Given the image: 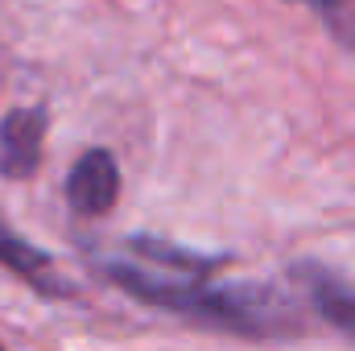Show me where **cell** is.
Instances as JSON below:
<instances>
[{
	"instance_id": "obj_3",
	"label": "cell",
	"mask_w": 355,
	"mask_h": 351,
	"mask_svg": "<svg viewBox=\"0 0 355 351\" xmlns=\"http://www.w3.org/2000/svg\"><path fill=\"white\" fill-rule=\"evenodd\" d=\"M120 198V166H116V153L112 149H87L67 178V203L75 215L83 219H99L116 207Z\"/></svg>"
},
{
	"instance_id": "obj_1",
	"label": "cell",
	"mask_w": 355,
	"mask_h": 351,
	"mask_svg": "<svg viewBox=\"0 0 355 351\" xmlns=\"http://www.w3.org/2000/svg\"><path fill=\"white\" fill-rule=\"evenodd\" d=\"M99 277H107L128 298L170 310L190 323L244 335V339H289L302 335V310L289 289L265 281H215L202 273H170L141 261H95Z\"/></svg>"
},
{
	"instance_id": "obj_5",
	"label": "cell",
	"mask_w": 355,
	"mask_h": 351,
	"mask_svg": "<svg viewBox=\"0 0 355 351\" xmlns=\"http://www.w3.org/2000/svg\"><path fill=\"white\" fill-rule=\"evenodd\" d=\"M0 264L8 273H17L21 281H29L37 293H50V298H62L67 293V281L54 273L50 257L42 248H33L29 240H21L17 232H8L4 223H0Z\"/></svg>"
},
{
	"instance_id": "obj_2",
	"label": "cell",
	"mask_w": 355,
	"mask_h": 351,
	"mask_svg": "<svg viewBox=\"0 0 355 351\" xmlns=\"http://www.w3.org/2000/svg\"><path fill=\"white\" fill-rule=\"evenodd\" d=\"M289 281L297 285L306 306H314V314L327 327H335L339 335H347L355 343V285L343 273H335L322 261H297L289 268Z\"/></svg>"
},
{
	"instance_id": "obj_4",
	"label": "cell",
	"mask_w": 355,
	"mask_h": 351,
	"mask_svg": "<svg viewBox=\"0 0 355 351\" xmlns=\"http://www.w3.org/2000/svg\"><path fill=\"white\" fill-rule=\"evenodd\" d=\"M42 137H46V108H12L0 120V174L33 178L42 162Z\"/></svg>"
},
{
	"instance_id": "obj_7",
	"label": "cell",
	"mask_w": 355,
	"mask_h": 351,
	"mask_svg": "<svg viewBox=\"0 0 355 351\" xmlns=\"http://www.w3.org/2000/svg\"><path fill=\"white\" fill-rule=\"evenodd\" d=\"M306 4H310V0H306Z\"/></svg>"
},
{
	"instance_id": "obj_6",
	"label": "cell",
	"mask_w": 355,
	"mask_h": 351,
	"mask_svg": "<svg viewBox=\"0 0 355 351\" xmlns=\"http://www.w3.org/2000/svg\"><path fill=\"white\" fill-rule=\"evenodd\" d=\"M310 4L327 21V29L355 54V0H310Z\"/></svg>"
}]
</instances>
